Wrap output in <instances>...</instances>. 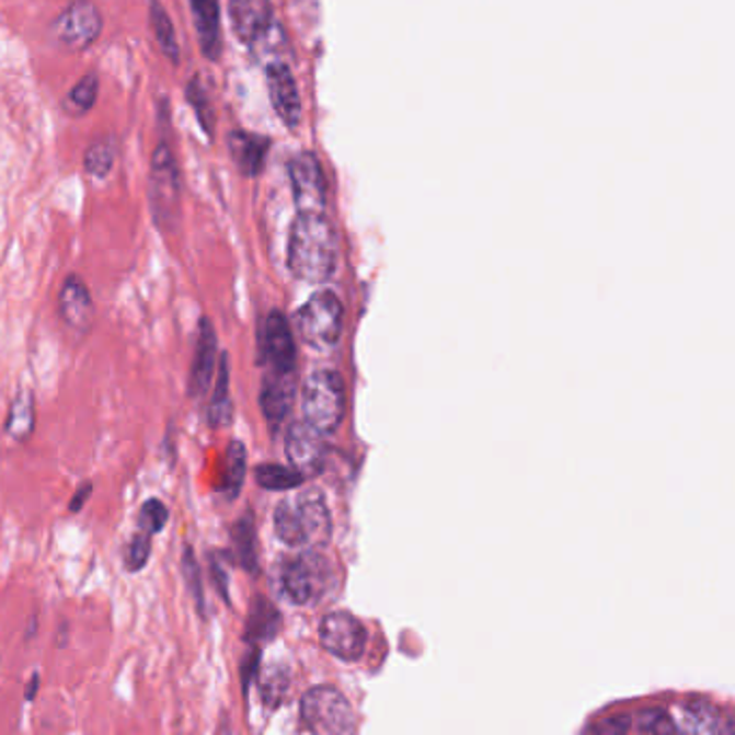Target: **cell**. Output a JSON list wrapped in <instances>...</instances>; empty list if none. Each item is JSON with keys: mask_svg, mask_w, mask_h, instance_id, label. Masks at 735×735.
<instances>
[{"mask_svg": "<svg viewBox=\"0 0 735 735\" xmlns=\"http://www.w3.org/2000/svg\"><path fill=\"white\" fill-rule=\"evenodd\" d=\"M288 267L303 283H325L336 269V232L325 214H299L290 241Z\"/></svg>", "mask_w": 735, "mask_h": 735, "instance_id": "6da1fadb", "label": "cell"}, {"mask_svg": "<svg viewBox=\"0 0 735 735\" xmlns=\"http://www.w3.org/2000/svg\"><path fill=\"white\" fill-rule=\"evenodd\" d=\"M274 529L292 549H317L332 536V516L321 493L308 491L283 499L274 512Z\"/></svg>", "mask_w": 735, "mask_h": 735, "instance_id": "7a4b0ae2", "label": "cell"}, {"mask_svg": "<svg viewBox=\"0 0 735 735\" xmlns=\"http://www.w3.org/2000/svg\"><path fill=\"white\" fill-rule=\"evenodd\" d=\"M149 203L158 227L162 230H172L176 227L181 211V176L176 158L166 140H160V145L151 156Z\"/></svg>", "mask_w": 735, "mask_h": 735, "instance_id": "3957f363", "label": "cell"}, {"mask_svg": "<svg viewBox=\"0 0 735 735\" xmlns=\"http://www.w3.org/2000/svg\"><path fill=\"white\" fill-rule=\"evenodd\" d=\"M301 409L310 426H314L323 435L334 433L342 424L346 411L344 381L338 372L334 370L314 372L303 386Z\"/></svg>", "mask_w": 735, "mask_h": 735, "instance_id": "277c9868", "label": "cell"}, {"mask_svg": "<svg viewBox=\"0 0 735 735\" xmlns=\"http://www.w3.org/2000/svg\"><path fill=\"white\" fill-rule=\"evenodd\" d=\"M104 33V15L93 0H71L50 24V37L69 53H87Z\"/></svg>", "mask_w": 735, "mask_h": 735, "instance_id": "5b68a950", "label": "cell"}, {"mask_svg": "<svg viewBox=\"0 0 735 735\" xmlns=\"http://www.w3.org/2000/svg\"><path fill=\"white\" fill-rule=\"evenodd\" d=\"M344 323V308L338 297L330 290L312 295L297 312L299 338L317 351L338 344Z\"/></svg>", "mask_w": 735, "mask_h": 735, "instance_id": "8992f818", "label": "cell"}, {"mask_svg": "<svg viewBox=\"0 0 735 735\" xmlns=\"http://www.w3.org/2000/svg\"><path fill=\"white\" fill-rule=\"evenodd\" d=\"M301 719L312 735H353L351 703L336 688L317 686L301 701Z\"/></svg>", "mask_w": 735, "mask_h": 735, "instance_id": "52a82bcc", "label": "cell"}, {"mask_svg": "<svg viewBox=\"0 0 735 735\" xmlns=\"http://www.w3.org/2000/svg\"><path fill=\"white\" fill-rule=\"evenodd\" d=\"M283 592L295 605L319 602L332 585V567L314 551L301 553L283 566Z\"/></svg>", "mask_w": 735, "mask_h": 735, "instance_id": "ba28073f", "label": "cell"}, {"mask_svg": "<svg viewBox=\"0 0 735 735\" xmlns=\"http://www.w3.org/2000/svg\"><path fill=\"white\" fill-rule=\"evenodd\" d=\"M290 183L299 214H325L328 183L314 153H301L290 162Z\"/></svg>", "mask_w": 735, "mask_h": 735, "instance_id": "9c48e42d", "label": "cell"}, {"mask_svg": "<svg viewBox=\"0 0 735 735\" xmlns=\"http://www.w3.org/2000/svg\"><path fill=\"white\" fill-rule=\"evenodd\" d=\"M286 458L303 478L321 473L325 464V437L306 420L295 422L286 433Z\"/></svg>", "mask_w": 735, "mask_h": 735, "instance_id": "30bf717a", "label": "cell"}, {"mask_svg": "<svg viewBox=\"0 0 735 735\" xmlns=\"http://www.w3.org/2000/svg\"><path fill=\"white\" fill-rule=\"evenodd\" d=\"M321 643L340 661H357L366 647V630L357 618L346 611H336L321 622Z\"/></svg>", "mask_w": 735, "mask_h": 735, "instance_id": "8fae6325", "label": "cell"}, {"mask_svg": "<svg viewBox=\"0 0 735 735\" xmlns=\"http://www.w3.org/2000/svg\"><path fill=\"white\" fill-rule=\"evenodd\" d=\"M58 314L78 334H87L93 328L95 301L89 284L78 274H69L58 290Z\"/></svg>", "mask_w": 735, "mask_h": 735, "instance_id": "7c38bea8", "label": "cell"}, {"mask_svg": "<svg viewBox=\"0 0 735 735\" xmlns=\"http://www.w3.org/2000/svg\"><path fill=\"white\" fill-rule=\"evenodd\" d=\"M261 355L267 361L269 370L295 372L297 351L295 338L288 321L280 312H272L265 317L261 328Z\"/></svg>", "mask_w": 735, "mask_h": 735, "instance_id": "4fadbf2b", "label": "cell"}, {"mask_svg": "<svg viewBox=\"0 0 735 735\" xmlns=\"http://www.w3.org/2000/svg\"><path fill=\"white\" fill-rule=\"evenodd\" d=\"M230 20L243 44L263 42L274 26V9L269 0H230Z\"/></svg>", "mask_w": 735, "mask_h": 735, "instance_id": "5bb4252c", "label": "cell"}, {"mask_svg": "<svg viewBox=\"0 0 735 735\" xmlns=\"http://www.w3.org/2000/svg\"><path fill=\"white\" fill-rule=\"evenodd\" d=\"M218 370V338L216 330L209 323V319H200L198 325V340H196V351H194V361L190 370V397H203Z\"/></svg>", "mask_w": 735, "mask_h": 735, "instance_id": "9a60e30c", "label": "cell"}, {"mask_svg": "<svg viewBox=\"0 0 735 735\" xmlns=\"http://www.w3.org/2000/svg\"><path fill=\"white\" fill-rule=\"evenodd\" d=\"M267 89L276 114L288 129H295L301 120V97L290 69L284 62L267 67Z\"/></svg>", "mask_w": 735, "mask_h": 735, "instance_id": "2e32d148", "label": "cell"}, {"mask_svg": "<svg viewBox=\"0 0 735 735\" xmlns=\"http://www.w3.org/2000/svg\"><path fill=\"white\" fill-rule=\"evenodd\" d=\"M295 397H297L295 372H280V370L267 372L261 388V409L272 428H278L288 417Z\"/></svg>", "mask_w": 735, "mask_h": 735, "instance_id": "e0dca14e", "label": "cell"}, {"mask_svg": "<svg viewBox=\"0 0 735 735\" xmlns=\"http://www.w3.org/2000/svg\"><path fill=\"white\" fill-rule=\"evenodd\" d=\"M684 735H730V719L712 703H686L676 716Z\"/></svg>", "mask_w": 735, "mask_h": 735, "instance_id": "ac0fdd59", "label": "cell"}, {"mask_svg": "<svg viewBox=\"0 0 735 735\" xmlns=\"http://www.w3.org/2000/svg\"><path fill=\"white\" fill-rule=\"evenodd\" d=\"M228 147H230V156L237 162L239 170L248 176H256L261 174V170L265 166V158H267V149H269V140L259 136V134H245V131H234L228 138Z\"/></svg>", "mask_w": 735, "mask_h": 735, "instance_id": "d6986e66", "label": "cell"}, {"mask_svg": "<svg viewBox=\"0 0 735 735\" xmlns=\"http://www.w3.org/2000/svg\"><path fill=\"white\" fill-rule=\"evenodd\" d=\"M194 26L198 33L205 57L216 58L220 53V2L218 0H190Z\"/></svg>", "mask_w": 735, "mask_h": 735, "instance_id": "ffe728a7", "label": "cell"}, {"mask_svg": "<svg viewBox=\"0 0 735 735\" xmlns=\"http://www.w3.org/2000/svg\"><path fill=\"white\" fill-rule=\"evenodd\" d=\"M4 433L15 441H26L35 433V394L28 388H22L13 398Z\"/></svg>", "mask_w": 735, "mask_h": 735, "instance_id": "44dd1931", "label": "cell"}, {"mask_svg": "<svg viewBox=\"0 0 735 735\" xmlns=\"http://www.w3.org/2000/svg\"><path fill=\"white\" fill-rule=\"evenodd\" d=\"M118 145L114 136H102L95 142H91L82 156L84 172L95 179H106L113 172L116 164Z\"/></svg>", "mask_w": 735, "mask_h": 735, "instance_id": "7402d4cb", "label": "cell"}, {"mask_svg": "<svg viewBox=\"0 0 735 735\" xmlns=\"http://www.w3.org/2000/svg\"><path fill=\"white\" fill-rule=\"evenodd\" d=\"M149 13H151V26H153V35H156L160 50L164 53V57L169 58L170 62L176 65L181 53H179V42H176V33H174V24L170 20L169 11L164 9L160 0H151Z\"/></svg>", "mask_w": 735, "mask_h": 735, "instance_id": "603a6c76", "label": "cell"}, {"mask_svg": "<svg viewBox=\"0 0 735 735\" xmlns=\"http://www.w3.org/2000/svg\"><path fill=\"white\" fill-rule=\"evenodd\" d=\"M97 97H100V76L97 71H89L76 82V87L65 97L62 106L71 116H82L93 111Z\"/></svg>", "mask_w": 735, "mask_h": 735, "instance_id": "cb8c5ba5", "label": "cell"}, {"mask_svg": "<svg viewBox=\"0 0 735 735\" xmlns=\"http://www.w3.org/2000/svg\"><path fill=\"white\" fill-rule=\"evenodd\" d=\"M232 417V402H230V386H228V357L222 355L218 366V379L214 386V398L209 402V424L214 428H225Z\"/></svg>", "mask_w": 735, "mask_h": 735, "instance_id": "d4e9b609", "label": "cell"}, {"mask_svg": "<svg viewBox=\"0 0 735 735\" xmlns=\"http://www.w3.org/2000/svg\"><path fill=\"white\" fill-rule=\"evenodd\" d=\"M245 469H248L245 446L241 441H232L228 446L227 462H225V473H222V493L227 495V499H234L241 493Z\"/></svg>", "mask_w": 735, "mask_h": 735, "instance_id": "484cf974", "label": "cell"}, {"mask_svg": "<svg viewBox=\"0 0 735 735\" xmlns=\"http://www.w3.org/2000/svg\"><path fill=\"white\" fill-rule=\"evenodd\" d=\"M303 475L292 467L283 464H261L256 469V482L265 491H292L303 484Z\"/></svg>", "mask_w": 735, "mask_h": 735, "instance_id": "4316f807", "label": "cell"}, {"mask_svg": "<svg viewBox=\"0 0 735 735\" xmlns=\"http://www.w3.org/2000/svg\"><path fill=\"white\" fill-rule=\"evenodd\" d=\"M232 540H234V551L241 562V566L248 570H254L256 566V531L252 518L243 516L234 529H232Z\"/></svg>", "mask_w": 735, "mask_h": 735, "instance_id": "83f0119b", "label": "cell"}, {"mask_svg": "<svg viewBox=\"0 0 735 735\" xmlns=\"http://www.w3.org/2000/svg\"><path fill=\"white\" fill-rule=\"evenodd\" d=\"M639 727L650 735H684L676 719L665 710H645L639 714Z\"/></svg>", "mask_w": 735, "mask_h": 735, "instance_id": "f1b7e54d", "label": "cell"}, {"mask_svg": "<svg viewBox=\"0 0 735 735\" xmlns=\"http://www.w3.org/2000/svg\"><path fill=\"white\" fill-rule=\"evenodd\" d=\"M170 512L160 499H149L142 504L140 508V514H138V525H140V531L149 533V536H156L160 533L166 522H169Z\"/></svg>", "mask_w": 735, "mask_h": 735, "instance_id": "f546056e", "label": "cell"}, {"mask_svg": "<svg viewBox=\"0 0 735 735\" xmlns=\"http://www.w3.org/2000/svg\"><path fill=\"white\" fill-rule=\"evenodd\" d=\"M187 100H190V106L196 113L200 127L207 134H211L214 131V111H211V104H209V95L205 93V89L200 87L198 80L190 82V87H187Z\"/></svg>", "mask_w": 735, "mask_h": 735, "instance_id": "4dcf8cb0", "label": "cell"}, {"mask_svg": "<svg viewBox=\"0 0 735 735\" xmlns=\"http://www.w3.org/2000/svg\"><path fill=\"white\" fill-rule=\"evenodd\" d=\"M151 558V536L140 531L131 538L129 547H127V555H125V566L129 572H138L147 566Z\"/></svg>", "mask_w": 735, "mask_h": 735, "instance_id": "1f68e13d", "label": "cell"}, {"mask_svg": "<svg viewBox=\"0 0 735 735\" xmlns=\"http://www.w3.org/2000/svg\"><path fill=\"white\" fill-rule=\"evenodd\" d=\"M628 730H630L628 716H611V719L596 721L583 732V735H625Z\"/></svg>", "mask_w": 735, "mask_h": 735, "instance_id": "d6a6232c", "label": "cell"}, {"mask_svg": "<svg viewBox=\"0 0 735 735\" xmlns=\"http://www.w3.org/2000/svg\"><path fill=\"white\" fill-rule=\"evenodd\" d=\"M183 572H185V581L194 594V598L198 600V605L203 602V589H200V572H198V564L192 555L190 549H185V555H183Z\"/></svg>", "mask_w": 735, "mask_h": 735, "instance_id": "836d02e7", "label": "cell"}, {"mask_svg": "<svg viewBox=\"0 0 735 735\" xmlns=\"http://www.w3.org/2000/svg\"><path fill=\"white\" fill-rule=\"evenodd\" d=\"M91 495H93V482H84V484H80L78 491L73 493L71 502H69V512H73V514L80 512V509L87 506V502L91 499Z\"/></svg>", "mask_w": 735, "mask_h": 735, "instance_id": "e575fe53", "label": "cell"}, {"mask_svg": "<svg viewBox=\"0 0 735 735\" xmlns=\"http://www.w3.org/2000/svg\"><path fill=\"white\" fill-rule=\"evenodd\" d=\"M37 690H39V674H33V678L28 681V688H26V701H33L37 697Z\"/></svg>", "mask_w": 735, "mask_h": 735, "instance_id": "d590c367", "label": "cell"}, {"mask_svg": "<svg viewBox=\"0 0 735 735\" xmlns=\"http://www.w3.org/2000/svg\"><path fill=\"white\" fill-rule=\"evenodd\" d=\"M730 735H735V714L730 719Z\"/></svg>", "mask_w": 735, "mask_h": 735, "instance_id": "8d00e7d4", "label": "cell"}]
</instances>
